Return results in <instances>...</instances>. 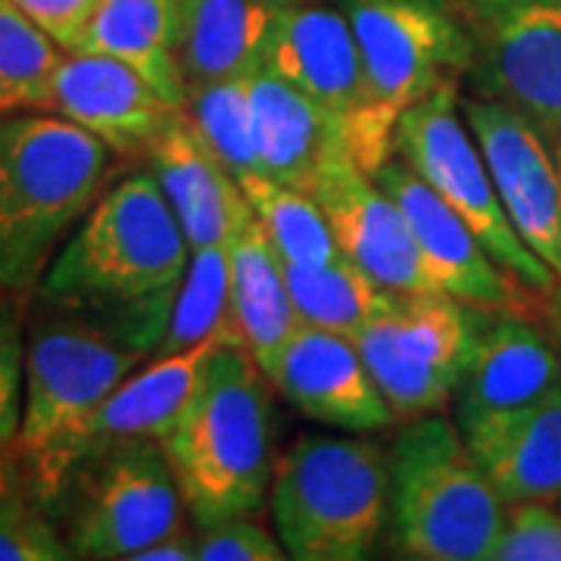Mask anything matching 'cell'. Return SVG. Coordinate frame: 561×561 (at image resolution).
Instances as JSON below:
<instances>
[{
	"label": "cell",
	"instance_id": "6da1fadb",
	"mask_svg": "<svg viewBox=\"0 0 561 561\" xmlns=\"http://www.w3.org/2000/svg\"><path fill=\"white\" fill-rule=\"evenodd\" d=\"M191 247L153 172L128 175L103 191L72 228L41 300L81 316L131 350L160 346Z\"/></svg>",
	"mask_w": 561,
	"mask_h": 561
},
{
	"label": "cell",
	"instance_id": "7a4b0ae2",
	"mask_svg": "<svg viewBox=\"0 0 561 561\" xmlns=\"http://www.w3.org/2000/svg\"><path fill=\"white\" fill-rule=\"evenodd\" d=\"M160 446L197 527L260 512L272 483V402L268 375L243 346L213 350Z\"/></svg>",
	"mask_w": 561,
	"mask_h": 561
},
{
	"label": "cell",
	"instance_id": "3957f363",
	"mask_svg": "<svg viewBox=\"0 0 561 561\" xmlns=\"http://www.w3.org/2000/svg\"><path fill=\"white\" fill-rule=\"evenodd\" d=\"M144 356L72 312L41 321L32 331L16 468L28 496L50 515L62 512L69 483L84 461L91 421Z\"/></svg>",
	"mask_w": 561,
	"mask_h": 561
},
{
	"label": "cell",
	"instance_id": "277c9868",
	"mask_svg": "<svg viewBox=\"0 0 561 561\" xmlns=\"http://www.w3.org/2000/svg\"><path fill=\"white\" fill-rule=\"evenodd\" d=\"M110 147L62 116L0 119V290H35L103 194Z\"/></svg>",
	"mask_w": 561,
	"mask_h": 561
},
{
	"label": "cell",
	"instance_id": "5b68a950",
	"mask_svg": "<svg viewBox=\"0 0 561 561\" xmlns=\"http://www.w3.org/2000/svg\"><path fill=\"white\" fill-rule=\"evenodd\" d=\"M393 549L421 561H490L505 502L465 446L459 424L437 412L409 419L387 453Z\"/></svg>",
	"mask_w": 561,
	"mask_h": 561
},
{
	"label": "cell",
	"instance_id": "8992f818",
	"mask_svg": "<svg viewBox=\"0 0 561 561\" xmlns=\"http://www.w3.org/2000/svg\"><path fill=\"white\" fill-rule=\"evenodd\" d=\"M387 453L362 437H302L272 481V515L287 559H368L387 527Z\"/></svg>",
	"mask_w": 561,
	"mask_h": 561
},
{
	"label": "cell",
	"instance_id": "52a82bcc",
	"mask_svg": "<svg viewBox=\"0 0 561 561\" xmlns=\"http://www.w3.org/2000/svg\"><path fill=\"white\" fill-rule=\"evenodd\" d=\"M368 88V138L381 169L402 113L474 60V35L446 0H341Z\"/></svg>",
	"mask_w": 561,
	"mask_h": 561
},
{
	"label": "cell",
	"instance_id": "ba28073f",
	"mask_svg": "<svg viewBox=\"0 0 561 561\" xmlns=\"http://www.w3.org/2000/svg\"><path fill=\"white\" fill-rule=\"evenodd\" d=\"M393 157H400L481 238L486 253L505 272L542 294L556 290V272L522 241L502 209L481 147L461 116L459 79L440 81L427 98L402 113L393 135Z\"/></svg>",
	"mask_w": 561,
	"mask_h": 561
},
{
	"label": "cell",
	"instance_id": "9c48e42d",
	"mask_svg": "<svg viewBox=\"0 0 561 561\" xmlns=\"http://www.w3.org/2000/svg\"><path fill=\"white\" fill-rule=\"evenodd\" d=\"M181 490L160 440H122L88 453L62 512L76 559H135L181 527Z\"/></svg>",
	"mask_w": 561,
	"mask_h": 561
},
{
	"label": "cell",
	"instance_id": "30bf717a",
	"mask_svg": "<svg viewBox=\"0 0 561 561\" xmlns=\"http://www.w3.org/2000/svg\"><path fill=\"white\" fill-rule=\"evenodd\" d=\"M486 309L446 294L397 297L359 334L362 359L397 419L440 412L459 390Z\"/></svg>",
	"mask_w": 561,
	"mask_h": 561
},
{
	"label": "cell",
	"instance_id": "8fae6325",
	"mask_svg": "<svg viewBox=\"0 0 561 561\" xmlns=\"http://www.w3.org/2000/svg\"><path fill=\"white\" fill-rule=\"evenodd\" d=\"M262 69L290 81L341 125L346 157L375 179L368 138V88L353 25L337 7L319 0L287 3L265 47Z\"/></svg>",
	"mask_w": 561,
	"mask_h": 561
},
{
	"label": "cell",
	"instance_id": "7c38bea8",
	"mask_svg": "<svg viewBox=\"0 0 561 561\" xmlns=\"http://www.w3.org/2000/svg\"><path fill=\"white\" fill-rule=\"evenodd\" d=\"M375 181L387 197L402 209L409 221L421 260L427 265L437 290L453 300L468 302L486 312H518L530 316L540 297L537 287L524 284L486 253L481 238L400 160L390 157L375 172Z\"/></svg>",
	"mask_w": 561,
	"mask_h": 561
},
{
	"label": "cell",
	"instance_id": "4fadbf2b",
	"mask_svg": "<svg viewBox=\"0 0 561 561\" xmlns=\"http://www.w3.org/2000/svg\"><path fill=\"white\" fill-rule=\"evenodd\" d=\"M461 116L481 147L508 221L561 280V179L542 131L493 98H461Z\"/></svg>",
	"mask_w": 561,
	"mask_h": 561
},
{
	"label": "cell",
	"instance_id": "5bb4252c",
	"mask_svg": "<svg viewBox=\"0 0 561 561\" xmlns=\"http://www.w3.org/2000/svg\"><path fill=\"white\" fill-rule=\"evenodd\" d=\"M312 197L328 216L343 260L378 280L383 290L397 297L440 294L402 209L350 157H337L321 172Z\"/></svg>",
	"mask_w": 561,
	"mask_h": 561
},
{
	"label": "cell",
	"instance_id": "9a60e30c",
	"mask_svg": "<svg viewBox=\"0 0 561 561\" xmlns=\"http://www.w3.org/2000/svg\"><path fill=\"white\" fill-rule=\"evenodd\" d=\"M471 76L483 98L508 103L546 135L561 131V0L481 20Z\"/></svg>",
	"mask_w": 561,
	"mask_h": 561
},
{
	"label": "cell",
	"instance_id": "2e32d148",
	"mask_svg": "<svg viewBox=\"0 0 561 561\" xmlns=\"http://www.w3.org/2000/svg\"><path fill=\"white\" fill-rule=\"evenodd\" d=\"M47 110L81 125L113 153L144 160L181 116V106L165 101L138 69L94 50L62 54Z\"/></svg>",
	"mask_w": 561,
	"mask_h": 561
},
{
	"label": "cell",
	"instance_id": "e0dca14e",
	"mask_svg": "<svg viewBox=\"0 0 561 561\" xmlns=\"http://www.w3.org/2000/svg\"><path fill=\"white\" fill-rule=\"evenodd\" d=\"M268 381L306 419L350 434L381 431L397 419L362 359L356 341L331 331L300 324L280 350Z\"/></svg>",
	"mask_w": 561,
	"mask_h": 561
},
{
	"label": "cell",
	"instance_id": "ac0fdd59",
	"mask_svg": "<svg viewBox=\"0 0 561 561\" xmlns=\"http://www.w3.org/2000/svg\"><path fill=\"white\" fill-rule=\"evenodd\" d=\"M561 387V359L540 328L518 312H483L456 390V424L527 409Z\"/></svg>",
	"mask_w": 561,
	"mask_h": 561
},
{
	"label": "cell",
	"instance_id": "d6986e66",
	"mask_svg": "<svg viewBox=\"0 0 561 561\" xmlns=\"http://www.w3.org/2000/svg\"><path fill=\"white\" fill-rule=\"evenodd\" d=\"M505 505L561 500V387L527 409L459 424Z\"/></svg>",
	"mask_w": 561,
	"mask_h": 561
},
{
	"label": "cell",
	"instance_id": "ffe728a7",
	"mask_svg": "<svg viewBox=\"0 0 561 561\" xmlns=\"http://www.w3.org/2000/svg\"><path fill=\"white\" fill-rule=\"evenodd\" d=\"M280 10V0H179L175 66L184 84L256 76Z\"/></svg>",
	"mask_w": 561,
	"mask_h": 561
},
{
	"label": "cell",
	"instance_id": "44dd1931",
	"mask_svg": "<svg viewBox=\"0 0 561 561\" xmlns=\"http://www.w3.org/2000/svg\"><path fill=\"white\" fill-rule=\"evenodd\" d=\"M147 162L191 250L231 241L250 203L243 197L241 184L187 128L184 116L172 122L169 131L150 147Z\"/></svg>",
	"mask_w": 561,
	"mask_h": 561
},
{
	"label": "cell",
	"instance_id": "7402d4cb",
	"mask_svg": "<svg viewBox=\"0 0 561 561\" xmlns=\"http://www.w3.org/2000/svg\"><path fill=\"white\" fill-rule=\"evenodd\" d=\"M250 101L265 175L312 194L321 172L337 157H346L341 125L268 69L250 76Z\"/></svg>",
	"mask_w": 561,
	"mask_h": 561
},
{
	"label": "cell",
	"instance_id": "603a6c76",
	"mask_svg": "<svg viewBox=\"0 0 561 561\" xmlns=\"http://www.w3.org/2000/svg\"><path fill=\"white\" fill-rule=\"evenodd\" d=\"M228 265H231V334L234 343L243 346L268 375L278 362L280 350L297 334L300 319L290 302L284 265L275 247L262 234L253 209L243 213L228 241Z\"/></svg>",
	"mask_w": 561,
	"mask_h": 561
},
{
	"label": "cell",
	"instance_id": "cb8c5ba5",
	"mask_svg": "<svg viewBox=\"0 0 561 561\" xmlns=\"http://www.w3.org/2000/svg\"><path fill=\"white\" fill-rule=\"evenodd\" d=\"M219 343L231 341L219 334V337H209L191 350L157 356L140 371H131L106 397L101 412L91 421L88 453L122 440H162L194 397L206 359L213 356V350Z\"/></svg>",
	"mask_w": 561,
	"mask_h": 561
},
{
	"label": "cell",
	"instance_id": "d4e9b609",
	"mask_svg": "<svg viewBox=\"0 0 561 561\" xmlns=\"http://www.w3.org/2000/svg\"><path fill=\"white\" fill-rule=\"evenodd\" d=\"M179 0H98L76 50L128 62L162 98L184 106L187 84L175 66Z\"/></svg>",
	"mask_w": 561,
	"mask_h": 561
},
{
	"label": "cell",
	"instance_id": "484cf974",
	"mask_svg": "<svg viewBox=\"0 0 561 561\" xmlns=\"http://www.w3.org/2000/svg\"><path fill=\"white\" fill-rule=\"evenodd\" d=\"M280 265L302 328H319L356 341L362 328L397 300V294L383 290L378 280L368 278L343 256L324 265Z\"/></svg>",
	"mask_w": 561,
	"mask_h": 561
},
{
	"label": "cell",
	"instance_id": "4316f807",
	"mask_svg": "<svg viewBox=\"0 0 561 561\" xmlns=\"http://www.w3.org/2000/svg\"><path fill=\"white\" fill-rule=\"evenodd\" d=\"M181 116L203 147L225 165V172L238 184L265 175L260 144H256L250 79L209 81V84L187 88Z\"/></svg>",
	"mask_w": 561,
	"mask_h": 561
},
{
	"label": "cell",
	"instance_id": "83f0119b",
	"mask_svg": "<svg viewBox=\"0 0 561 561\" xmlns=\"http://www.w3.org/2000/svg\"><path fill=\"white\" fill-rule=\"evenodd\" d=\"M231 334V265H228V243L191 250V260L172 302V316L165 324L157 356L181 353L197 343ZM238 346V343H234Z\"/></svg>",
	"mask_w": 561,
	"mask_h": 561
},
{
	"label": "cell",
	"instance_id": "f1b7e54d",
	"mask_svg": "<svg viewBox=\"0 0 561 561\" xmlns=\"http://www.w3.org/2000/svg\"><path fill=\"white\" fill-rule=\"evenodd\" d=\"M241 191L280 262L324 265L341 260L328 216L312 194H302L265 175L241 184Z\"/></svg>",
	"mask_w": 561,
	"mask_h": 561
},
{
	"label": "cell",
	"instance_id": "f546056e",
	"mask_svg": "<svg viewBox=\"0 0 561 561\" xmlns=\"http://www.w3.org/2000/svg\"><path fill=\"white\" fill-rule=\"evenodd\" d=\"M60 57L57 41L13 0H0V119L47 110Z\"/></svg>",
	"mask_w": 561,
	"mask_h": 561
},
{
	"label": "cell",
	"instance_id": "4dcf8cb0",
	"mask_svg": "<svg viewBox=\"0 0 561 561\" xmlns=\"http://www.w3.org/2000/svg\"><path fill=\"white\" fill-rule=\"evenodd\" d=\"M69 540L57 530L50 512L13 490L0 496V561H69Z\"/></svg>",
	"mask_w": 561,
	"mask_h": 561
},
{
	"label": "cell",
	"instance_id": "1f68e13d",
	"mask_svg": "<svg viewBox=\"0 0 561 561\" xmlns=\"http://www.w3.org/2000/svg\"><path fill=\"white\" fill-rule=\"evenodd\" d=\"M25 387V343L13 312L0 309V496L13 490Z\"/></svg>",
	"mask_w": 561,
	"mask_h": 561
},
{
	"label": "cell",
	"instance_id": "d6a6232c",
	"mask_svg": "<svg viewBox=\"0 0 561 561\" xmlns=\"http://www.w3.org/2000/svg\"><path fill=\"white\" fill-rule=\"evenodd\" d=\"M490 561H561V515L549 502H512Z\"/></svg>",
	"mask_w": 561,
	"mask_h": 561
},
{
	"label": "cell",
	"instance_id": "836d02e7",
	"mask_svg": "<svg viewBox=\"0 0 561 561\" xmlns=\"http://www.w3.org/2000/svg\"><path fill=\"white\" fill-rule=\"evenodd\" d=\"M287 559L280 540H275L253 515L225 518L219 524L201 527L197 561H280Z\"/></svg>",
	"mask_w": 561,
	"mask_h": 561
},
{
	"label": "cell",
	"instance_id": "e575fe53",
	"mask_svg": "<svg viewBox=\"0 0 561 561\" xmlns=\"http://www.w3.org/2000/svg\"><path fill=\"white\" fill-rule=\"evenodd\" d=\"M62 50H76L98 0H13Z\"/></svg>",
	"mask_w": 561,
	"mask_h": 561
},
{
	"label": "cell",
	"instance_id": "d590c367",
	"mask_svg": "<svg viewBox=\"0 0 561 561\" xmlns=\"http://www.w3.org/2000/svg\"><path fill=\"white\" fill-rule=\"evenodd\" d=\"M131 561H197V540L187 537L184 530L140 549Z\"/></svg>",
	"mask_w": 561,
	"mask_h": 561
},
{
	"label": "cell",
	"instance_id": "8d00e7d4",
	"mask_svg": "<svg viewBox=\"0 0 561 561\" xmlns=\"http://www.w3.org/2000/svg\"><path fill=\"white\" fill-rule=\"evenodd\" d=\"M524 3H549V0H465V7H468L478 20L496 16V13H502V10L524 7Z\"/></svg>",
	"mask_w": 561,
	"mask_h": 561
},
{
	"label": "cell",
	"instance_id": "74e56055",
	"mask_svg": "<svg viewBox=\"0 0 561 561\" xmlns=\"http://www.w3.org/2000/svg\"><path fill=\"white\" fill-rule=\"evenodd\" d=\"M549 312H552V324H556V334L561 341V280L556 284V290L549 294Z\"/></svg>",
	"mask_w": 561,
	"mask_h": 561
},
{
	"label": "cell",
	"instance_id": "f35d334b",
	"mask_svg": "<svg viewBox=\"0 0 561 561\" xmlns=\"http://www.w3.org/2000/svg\"><path fill=\"white\" fill-rule=\"evenodd\" d=\"M552 157H556V165H559V179H561V131L552 135Z\"/></svg>",
	"mask_w": 561,
	"mask_h": 561
},
{
	"label": "cell",
	"instance_id": "ab89813d",
	"mask_svg": "<svg viewBox=\"0 0 561 561\" xmlns=\"http://www.w3.org/2000/svg\"><path fill=\"white\" fill-rule=\"evenodd\" d=\"M280 3H284V7H287V3H302V0H280Z\"/></svg>",
	"mask_w": 561,
	"mask_h": 561
}]
</instances>
